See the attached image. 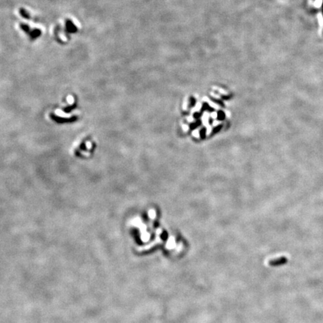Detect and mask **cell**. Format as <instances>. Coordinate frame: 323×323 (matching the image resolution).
I'll use <instances>...</instances> for the list:
<instances>
[]
</instances>
